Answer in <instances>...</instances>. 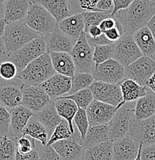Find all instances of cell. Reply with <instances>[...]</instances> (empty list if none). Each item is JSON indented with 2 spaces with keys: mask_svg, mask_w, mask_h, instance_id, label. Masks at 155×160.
Returning <instances> with one entry per match:
<instances>
[{
  "mask_svg": "<svg viewBox=\"0 0 155 160\" xmlns=\"http://www.w3.org/2000/svg\"><path fill=\"white\" fill-rule=\"evenodd\" d=\"M122 11L114 16L122 23L124 32L133 35L146 26L155 14V2L151 0H134L127 9Z\"/></svg>",
  "mask_w": 155,
  "mask_h": 160,
  "instance_id": "cell-1",
  "label": "cell"
},
{
  "mask_svg": "<svg viewBox=\"0 0 155 160\" xmlns=\"http://www.w3.org/2000/svg\"><path fill=\"white\" fill-rule=\"evenodd\" d=\"M56 73L49 53H46L33 60L24 69L18 72L16 78L31 86H39Z\"/></svg>",
  "mask_w": 155,
  "mask_h": 160,
  "instance_id": "cell-2",
  "label": "cell"
},
{
  "mask_svg": "<svg viewBox=\"0 0 155 160\" xmlns=\"http://www.w3.org/2000/svg\"><path fill=\"white\" fill-rule=\"evenodd\" d=\"M39 36V33L32 29L26 20L23 19L6 24L3 39L6 50L10 53L20 49Z\"/></svg>",
  "mask_w": 155,
  "mask_h": 160,
  "instance_id": "cell-3",
  "label": "cell"
},
{
  "mask_svg": "<svg viewBox=\"0 0 155 160\" xmlns=\"http://www.w3.org/2000/svg\"><path fill=\"white\" fill-rule=\"evenodd\" d=\"M46 42L43 35L32 40L16 51L10 52L7 60L13 62L17 66L18 70L22 71L33 60L46 52Z\"/></svg>",
  "mask_w": 155,
  "mask_h": 160,
  "instance_id": "cell-4",
  "label": "cell"
},
{
  "mask_svg": "<svg viewBox=\"0 0 155 160\" xmlns=\"http://www.w3.org/2000/svg\"><path fill=\"white\" fill-rule=\"evenodd\" d=\"M25 20L32 29L40 35L50 33L58 27L57 20L37 2H33Z\"/></svg>",
  "mask_w": 155,
  "mask_h": 160,
  "instance_id": "cell-5",
  "label": "cell"
},
{
  "mask_svg": "<svg viewBox=\"0 0 155 160\" xmlns=\"http://www.w3.org/2000/svg\"><path fill=\"white\" fill-rule=\"evenodd\" d=\"M135 102L125 103L115 112L108 124V135L111 142L116 141L127 136L131 125V114Z\"/></svg>",
  "mask_w": 155,
  "mask_h": 160,
  "instance_id": "cell-6",
  "label": "cell"
},
{
  "mask_svg": "<svg viewBox=\"0 0 155 160\" xmlns=\"http://www.w3.org/2000/svg\"><path fill=\"white\" fill-rule=\"evenodd\" d=\"M93 51L94 47L88 42L85 32L80 35L70 54L74 62L76 72H92L93 62Z\"/></svg>",
  "mask_w": 155,
  "mask_h": 160,
  "instance_id": "cell-7",
  "label": "cell"
},
{
  "mask_svg": "<svg viewBox=\"0 0 155 160\" xmlns=\"http://www.w3.org/2000/svg\"><path fill=\"white\" fill-rule=\"evenodd\" d=\"M143 56L135 42L133 35L124 32L118 41L114 42L113 59L127 67Z\"/></svg>",
  "mask_w": 155,
  "mask_h": 160,
  "instance_id": "cell-8",
  "label": "cell"
},
{
  "mask_svg": "<svg viewBox=\"0 0 155 160\" xmlns=\"http://www.w3.org/2000/svg\"><path fill=\"white\" fill-rule=\"evenodd\" d=\"M92 75L96 81L117 84L126 78L125 67L113 58L99 65H94Z\"/></svg>",
  "mask_w": 155,
  "mask_h": 160,
  "instance_id": "cell-9",
  "label": "cell"
},
{
  "mask_svg": "<svg viewBox=\"0 0 155 160\" xmlns=\"http://www.w3.org/2000/svg\"><path fill=\"white\" fill-rule=\"evenodd\" d=\"M128 135L143 146L155 143V114L143 120H136L131 114Z\"/></svg>",
  "mask_w": 155,
  "mask_h": 160,
  "instance_id": "cell-10",
  "label": "cell"
},
{
  "mask_svg": "<svg viewBox=\"0 0 155 160\" xmlns=\"http://www.w3.org/2000/svg\"><path fill=\"white\" fill-rule=\"evenodd\" d=\"M125 72L126 78L147 86V81L155 72V60L150 56H142L125 67Z\"/></svg>",
  "mask_w": 155,
  "mask_h": 160,
  "instance_id": "cell-11",
  "label": "cell"
},
{
  "mask_svg": "<svg viewBox=\"0 0 155 160\" xmlns=\"http://www.w3.org/2000/svg\"><path fill=\"white\" fill-rule=\"evenodd\" d=\"M22 92V105L30 109L34 114L41 111L52 100L47 93L39 86H31L23 82Z\"/></svg>",
  "mask_w": 155,
  "mask_h": 160,
  "instance_id": "cell-12",
  "label": "cell"
},
{
  "mask_svg": "<svg viewBox=\"0 0 155 160\" xmlns=\"http://www.w3.org/2000/svg\"><path fill=\"white\" fill-rule=\"evenodd\" d=\"M23 84V82L18 78L3 81L0 84V105L9 110L22 105Z\"/></svg>",
  "mask_w": 155,
  "mask_h": 160,
  "instance_id": "cell-13",
  "label": "cell"
},
{
  "mask_svg": "<svg viewBox=\"0 0 155 160\" xmlns=\"http://www.w3.org/2000/svg\"><path fill=\"white\" fill-rule=\"evenodd\" d=\"M89 88L92 92L94 99L116 107L122 101V92L119 83L111 84L94 80Z\"/></svg>",
  "mask_w": 155,
  "mask_h": 160,
  "instance_id": "cell-14",
  "label": "cell"
},
{
  "mask_svg": "<svg viewBox=\"0 0 155 160\" xmlns=\"http://www.w3.org/2000/svg\"><path fill=\"white\" fill-rule=\"evenodd\" d=\"M90 126L107 124L116 111V107L112 105L93 99L86 109Z\"/></svg>",
  "mask_w": 155,
  "mask_h": 160,
  "instance_id": "cell-15",
  "label": "cell"
},
{
  "mask_svg": "<svg viewBox=\"0 0 155 160\" xmlns=\"http://www.w3.org/2000/svg\"><path fill=\"white\" fill-rule=\"evenodd\" d=\"M39 86L47 93L52 100H54L65 94H69L72 86V81L71 77L56 72Z\"/></svg>",
  "mask_w": 155,
  "mask_h": 160,
  "instance_id": "cell-16",
  "label": "cell"
},
{
  "mask_svg": "<svg viewBox=\"0 0 155 160\" xmlns=\"http://www.w3.org/2000/svg\"><path fill=\"white\" fill-rule=\"evenodd\" d=\"M43 36L47 52H61L70 53L76 42V39L65 34L58 27L52 32L43 35Z\"/></svg>",
  "mask_w": 155,
  "mask_h": 160,
  "instance_id": "cell-17",
  "label": "cell"
},
{
  "mask_svg": "<svg viewBox=\"0 0 155 160\" xmlns=\"http://www.w3.org/2000/svg\"><path fill=\"white\" fill-rule=\"evenodd\" d=\"M11 122L8 136L16 142L23 136V131L28 122L34 116L30 109H27L23 105L10 109Z\"/></svg>",
  "mask_w": 155,
  "mask_h": 160,
  "instance_id": "cell-18",
  "label": "cell"
},
{
  "mask_svg": "<svg viewBox=\"0 0 155 160\" xmlns=\"http://www.w3.org/2000/svg\"><path fill=\"white\" fill-rule=\"evenodd\" d=\"M63 160H83L84 148L76 141L73 135L68 139L56 142L52 145Z\"/></svg>",
  "mask_w": 155,
  "mask_h": 160,
  "instance_id": "cell-19",
  "label": "cell"
},
{
  "mask_svg": "<svg viewBox=\"0 0 155 160\" xmlns=\"http://www.w3.org/2000/svg\"><path fill=\"white\" fill-rule=\"evenodd\" d=\"M139 146L129 135L116 140L113 142L112 160H134L138 154Z\"/></svg>",
  "mask_w": 155,
  "mask_h": 160,
  "instance_id": "cell-20",
  "label": "cell"
},
{
  "mask_svg": "<svg viewBox=\"0 0 155 160\" xmlns=\"http://www.w3.org/2000/svg\"><path fill=\"white\" fill-rule=\"evenodd\" d=\"M122 92V101L116 106V110L125 103L136 102L140 98L147 94L151 89L147 86H142L134 80L125 78L119 82Z\"/></svg>",
  "mask_w": 155,
  "mask_h": 160,
  "instance_id": "cell-21",
  "label": "cell"
},
{
  "mask_svg": "<svg viewBox=\"0 0 155 160\" xmlns=\"http://www.w3.org/2000/svg\"><path fill=\"white\" fill-rule=\"evenodd\" d=\"M33 2L31 0H6L3 3L5 8L4 19L6 23L26 19Z\"/></svg>",
  "mask_w": 155,
  "mask_h": 160,
  "instance_id": "cell-22",
  "label": "cell"
},
{
  "mask_svg": "<svg viewBox=\"0 0 155 160\" xmlns=\"http://www.w3.org/2000/svg\"><path fill=\"white\" fill-rule=\"evenodd\" d=\"M49 53L56 72L72 77L76 72V68L70 53L61 52H50Z\"/></svg>",
  "mask_w": 155,
  "mask_h": 160,
  "instance_id": "cell-23",
  "label": "cell"
},
{
  "mask_svg": "<svg viewBox=\"0 0 155 160\" xmlns=\"http://www.w3.org/2000/svg\"><path fill=\"white\" fill-rule=\"evenodd\" d=\"M155 114V93L151 90L147 95L135 102L132 109V117L136 120H143Z\"/></svg>",
  "mask_w": 155,
  "mask_h": 160,
  "instance_id": "cell-24",
  "label": "cell"
},
{
  "mask_svg": "<svg viewBox=\"0 0 155 160\" xmlns=\"http://www.w3.org/2000/svg\"><path fill=\"white\" fill-rule=\"evenodd\" d=\"M58 28L73 39H78L85 30V21L83 12L72 15L58 22Z\"/></svg>",
  "mask_w": 155,
  "mask_h": 160,
  "instance_id": "cell-25",
  "label": "cell"
},
{
  "mask_svg": "<svg viewBox=\"0 0 155 160\" xmlns=\"http://www.w3.org/2000/svg\"><path fill=\"white\" fill-rule=\"evenodd\" d=\"M34 116L47 129L49 136L62 120V117L56 110L54 100H51L49 104L46 105L41 111L35 113Z\"/></svg>",
  "mask_w": 155,
  "mask_h": 160,
  "instance_id": "cell-26",
  "label": "cell"
},
{
  "mask_svg": "<svg viewBox=\"0 0 155 160\" xmlns=\"http://www.w3.org/2000/svg\"><path fill=\"white\" fill-rule=\"evenodd\" d=\"M37 2L44 6L58 22L72 16L69 0H38Z\"/></svg>",
  "mask_w": 155,
  "mask_h": 160,
  "instance_id": "cell-27",
  "label": "cell"
},
{
  "mask_svg": "<svg viewBox=\"0 0 155 160\" xmlns=\"http://www.w3.org/2000/svg\"><path fill=\"white\" fill-rule=\"evenodd\" d=\"M133 37L143 56L152 57L155 53V39L149 28L147 26L141 28L133 34Z\"/></svg>",
  "mask_w": 155,
  "mask_h": 160,
  "instance_id": "cell-28",
  "label": "cell"
},
{
  "mask_svg": "<svg viewBox=\"0 0 155 160\" xmlns=\"http://www.w3.org/2000/svg\"><path fill=\"white\" fill-rule=\"evenodd\" d=\"M23 136H29L32 139L37 140L43 146L47 145L49 134L44 125L40 122L35 116H32L27 125L23 131Z\"/></svg>",
  "mask_w": 155,
  "mask_h": 160,
  "instance_id": "cell-29",
  "label": "cell"
},
{
  "mask_svg": "<svg viewBox=\"0 0 155 160\" xmlns=\"http://www.w3.org/2000/svg\"><path fill=\"white\" fill-rule=\"evenodd\" d=\"M113 142L106 141L84 149L83 160H112Z\"/></svg>",
  "mask_w": 155,
  "mask_h": 160,
  "instance_id": "cell-30",
  "label": "cell"
},
{
  "mask_svg": "<svg viewBox=\"0 0 155 160\" xmlns=\"http://www.w3.org/2000/svg\"><path fill=\"white\" fill-rule=\"evenodd\" d=\"M106 141H111L108 135V124L90 126L86 137L81 144L85 149Z\"/></svg>",
  "mask_w": 155,
  "mask_h": 160,
  "instance_id": "cell-31",
  "label": "cell"
},
{
  "mask_svg": "<svg viewBox=\"0 0 155 160\" xmlns=\"http://www.w3.org/2000/svg\"><path fill=\"white\" fill-rule=\"evenodd\" d=\"M54 102L59 115L62 117V119H66L68 122L71 130L74 133L73 119H74L75 115L76 114L78 109H79L76 103L70 99H65V98L60 97L54 99Z\"/></svg>",
  "mask_w": 155,
  "mask_h": 160,
  "instance_id": "cell-32",
  "label": "cell"
},
{
  "mask_svg": "<svg viewBox=\"0 0 155 160\" xmlns=\"http://www.w3.org/2000/svg\"><path fill=\"white\" fill-rule=\"evenodd\" d=\"M94 80L92 73L76 72L75 74L71 77L72 86H71L69 95H72L80 90L87 89L91 86Z\"/></svg>",
  "mask_w": 155,
  "mask_h": 160,
  "instance_id": "cell-33",
  "label": "cell"
},
{
  "mask_svg": "<svg viewBox=\"0 0 155 160\" xmlns=\"http://www.w3.org/2000/svg\"><path fill=\"white\" fill-rule=\"evenodd\" d=\"M16 142L9 136L0 138V160H16Z\"/></svg>",
  "mask_w": 155,
  "mask_h": 160,
  "instance_id": "cell-34",
  "label": "cell"
},
{
  "mask_svg": "<svg viewBox=\"0 0 155 160\" xmlns=\"http://www.w3.org/2000/svg\"><path fill=\"white\" fill-rule=\"evenodd\" d=\"M73 135L74 133L71 130L68 122L66 119H62L59 124L53 130L47 142V146H52L53 143L56 142L59 140L68 139V138L73 136Z\"/></svg>",
  "mask_w": 155,
  "mask_h": 160,
  "instance_id": "cell-35",
  "label": "cell"
},
{
  "mask_svg": "<svg viewBox=\"0 0 155 160\" xmlns=\"http://www.w3.org/2000/svg\"><path fill=\"white\" fill-rule=\"evenodd\" d=\"M60 98H65V99L73 100L76 103L78 107L82 108V109H86V108L89 106V105L94 99L92 92L90 89V88L80 90V91L76 92L73 93L72 95L60 96Z\"/></svg>",
  "mask_w": 155,
  "mask_h": 160,
  "instance_id": "cell-36",
  "label": "cell"
},
{
  "mask_svg": "<svg viewBox=\"0 0 155 160\" xmlns=\"http://www.w3.org/2000/svg\"><path fill=\"white\" fill-rule=\"evenodd\" d=\"M73 123L77 128L80 134V143H82L86 137V132L90 127L89 120L88 116L86 114V109L79 108L77 112L75 115L74 119H73Z\"/></svg>",
  "mask_w": 155,
  "mask_h": 160,
  "instance_id": "cell-37",
  "label": "cell"
},
{
  "mask_svg": "<svg viewBox=\"0 0 155 160\" xmlns=\"http://www.w3.org/2000/svg\"><path fill=\"white\" fill-rule=\"evenodd\" d=\"M114 49V42L103 46H95L93 51V62L99 65L106 60L113 58Z\"/></svg>",
  "mask_w": 155,
  "mask_h": 160,
  "instance_id": "cell-38",
  "label": "cell"
},
{
  "mask_svg": "<svg viewBox=\"0 0 155 160\" xmlns=\"http://www.w3.org/2000/svg\"><path fill=\"white\" fill-rule=\"evenodd\" d=\"M83 15L85 21V30L91 26H99L103 19L111 16L110 13L98 11L83 12Z\"/></svg>",
  "mask_w": 155,
  "mask_h": 160,
  "instance_id": "cell-39",
  "label": "cell"
},
{
  "mask_svg": "<svg viewBox=\"0 0 155 160\" xmlns=\"http://www.w3.org/2000/svg\"><path fill=\"white\" fill-rule=\"evenodd\" d=\"M18 72L17 66L9 60L0 63V78L4 81L14 79L17 76Z\"/></svg>",
  "mask_w": 155,
  "mask_h": 160,
  "instance_id": "cell-40",
  "label": "cell"
},
{
  "mask_svg": "<svg viewBox=\"0 0 155 160\" xmlns=\"http://www.w3.org/2000/svg\"><path fill=\"white\" fill-rule=\"evenodd\" d=\"M10 122V110L0 105V138L9 134Z\"/></svg>",
  "mask_w": 155,
  "mask_h": 160,
  "instance_id": "cell-41",
  "label": "cell"
},
{
  "mask_svg": "<svg viewBox=\"0 0 155 160\" xmlns=\"http://www.w3.org/2000/svg\"><path fill=\"white\" fill-rule=\"evenodd\" d=\"M36 148L39 152V160H63L52 146H43L40 143L39 146L36 144Z\"/></svg>",
  "mask_w": 155,
  "mask_h": 160,
  "instance_id": "cell-42",
  "label": "cell"
},
{
  "mask_svg": "<svg viewBox=\"0 0 155 160\" xmlns=\"http://www.w3.org/2000/svg\"><path fill=\"white\" fill-rule=\"evenodd\" d=\"M16 146H17L16 152L22 155H26L31 152L36 147V142H35V139L32 138L30 139L26 136H22L16 142Z\"/></svg>",
  "mask_w": 155,
  "mask_h": 160,
  "instance_id": "cell-43",
  "label": "cell"
},
{
  "mask_svg": "<svg viewBox=\"0 0 155 160\" xmlns=\"http://www.w3.org/2000/svg\"><path fill=\"white\" fill-rule=\"evenodd\" d=\"M141 160H155V143L143 146L141 150Z\"/></svg>",
  "mask_w": 155,
  "mask_h": 160,
  "instance_id": "cell-44",
  "label": "cell"
},
{
  "mask_svg": "<svg viewBox=\"0 0 155 160\" xmlns=\"http://www.w3.org/2000/svg\"><path fill=\"white\" fill-rule=\"evenodd\" d=\"M118 23H119V20L116 19V18H115L114 16H111V17L103 19L101 22V24L99 25V26L102 32L104 33L107 30L116 27L118 25Z\"/></svg>",
  "mask_w": 155,
  "mask_h": 160,
  "instance_id": "cell-45",
  "label": "cell"
},
{
  "mask_svg": "<svg viewBox=\"0 0 155 160\" xmlns=\"http://www.w3.org/2000/svg\"><path fill=\"white\" fill-rule=\"evenodd\" d=\"M113 9H114L113 0H99L96 5V11L105 12L111 14Z\"/></svg>",
  "mask_w": 155,
  "mask_h": 160,
  "instance_id": "cell-46",
  "label": "cell"
},
{
  "mask_svg": "<svg viewBox=\"0 0 155 160\" xmlns=\"http://www.w3.org/2000/svg\"><path fill=\"white\" fill-rule=\"evenodd\" d=\"M86 39H87L88 42H89L91 46H93V47H95V46H103V45H107V44H111V43H113L106 37L104 33H103L102 35H101V36H97V37L96 38H91L90 37V36H86Z\"/></svg>",
  "mask_w": 155,
  "mask_h": 160,
  "instance_id": "cell-47",
  "label": "cell"
},
{
  "mask_svg": "<svg viewBox=\"0 0 155 160\" xmlns=\"http://www.w3.org/2000/svg\"><path fill=\"white\" fill-rule=\"evenodd\" d=\"M134 0H113L114 2V9L111 16H114L117 12L127 9Z\"/></svg>",
  "mask_w": 155,
  "mask_h": 160,
  "instance_id": "cell-48",
  "label": "cell"
},
{
  "mask_svg": "<svg viewBox=\"0 0 155 160\" xmlns=\"http://www.w3.org/2000/svg\"><path fill=\"white\" fill-rule=\"evenodd\" d=\"M99 0H79V6L83 12L96 11V5Z\"/></svg>",
  "mask_w": 155,
  "mask_h": 160,
  "instance_id": "cell-49",
  "label": "cell"
},
{
  "mask_svg": "<svg viewBox=\"0 0 155 160\" xmlns=\"http://www.w3.org/2000/svg\"><path fill=\"white\" fill-rule=\"evenodd\" d=\"M16 160H39V154L36 147L31 152L26 155H22L16 152Z\"/></svg>",
  "mask_w": 155,
  "mask_h": 160,
  "instance_id": "cell-50",
  "label": "cell"
},
{
  "mask_svg": "<svg viewBox=\"0 0 155 160\" xmlns=\"http://www.w3.org/2000/svg\"><path fill=\"white\" fill-rule=\"evenodd\" d=\"M85 33L86 36H90L91 38H96L103 34L101 28L99 26H91L87 29L85 30Z\"/></svg>",
  "mask_w": 155,
  "mask_h": 160,
  "instance_id": "cell-51",
  "label": "cell"
},
{
  "mask_svg": "<svg viewBox=\"0 0 155 160\" xmlns=\"http://www.w3.org/2000/svg\"><path fill=\"white\" fill-rule=\"evenodd\" d=\"M9 54V52L6 50L3 37L0 38V63L4 61H6L8 59Z\"/></svg>",
  "mask_w": 155,
  "mask_h": 160,
  "instance_id": "cell-52",
  "label": "cell"
},
{
  "mask_svg": "<svg viewBox=\"0 0 155 160\" xmlns=\"http://www.w3.org/2000/svg\"><path fill=\"white\" fill-rule=\"evenodd\" d=\"M147 26L149 28V29L151 30V33H152L153 36H154L155 39V14L151 17V19L149 20V22L147 24Z\"/></svg>",
  "mask_w": 155,
  "mask_h": 160,
  "instance_id": "cell-53",
  "label": "cell"
},
{
  "mask_svg": "<svg viewBox=\"0 0 155 160\" xmlns=\"http://www.w3.org/2000/svg\"><path fill=\"white\" fill-rule=\"evenodd\" d=\"M147 86L155 93V72L147 82Z\"/></svg>",
  "mask_w": 155,
  "mask_h": 160,
  "instance_id": "cell-54",
  "label": "cell"
},
{
  "mask_svg": "<svg viewBox=\"0 0 155 160\" xmlns=\"http://www.w3.org/2000/svg\"><path fill=\"white\" fill-rule=\"evenodd\" d=\"M6 22L4 19H0V38L3 36L5 33V29H6Z\"/></svg>",
  "mask_w": 155,
  "mask_h": 160,
  "instance_id": "cell-55",
  "label": "cell"
},
{
  "mask_svg": "<svg viewBox=\"0 0 155 160\" xmlns=\"http://www.w3.org/2000/svg\"><path fill=\"white\" fill-rule=\"evenodd\" d=\"M5 8L3 3H0V19H4Z\"/></svg>",
  "mask_w": 155,
  "mask_h": 160,
  "instance_id": "cell-56",
  "label": "cell"
},
{
  "mask_svg": "<svg viewBox=\"0 0 155 160\" xmlns=\"http://www.w3.org/2000/svg\"><path fill=\"white\" fill-rule=\"evenodd\" d=\"M141 147H142V145H140V146H139V151H138V154H137V157L135 158L134 160H141Z\"/></svg>",
  "mask_w": 155,
  "mask_h": 160,
  "instance_id": "cell-57",
  "label": "cell"
},
{
  "mask_svg": "<svg viewBox=\"0 0 155 160\" xmlns=\"http://www.w3.org/2000/svg\"><path fill=\"white\" fill-rule=\"evenodd\" d=\"M6 1V0H0V3H3H3H4Z\"/></svg>",
  "mask_w": 155,
  "mask_h": 160,
  "instance_id": "cell-58",
  "label": "cell"
},
{
  "mask_svg": "<svg viewBox=\"0 0 155 160\" xmlns=\"http://www.w3.org/2000/svg\"><path fill=\"white\" fill-rule=\"evenodd\" d=\"M3 81H4V80H3V79H1V78H0V84H1V83H2V82H3Z\"/></svg>",
  "mask_w": 155,
  "mask_h": 160,
  "instance_id": "cell-59",
  "label": "cell"
},
{
  "mask_svg": "<svg viewBox=\"0 0 155 160\" xmlns=\"http://www.w3.org/2000/svg\"><path fill=\"white\" fill-rule=\"evenodd\" d=\"M152 58H153V59H154V60H155V53H154V55H153V56H152Z\"/></svg>",
  "mask_w": 155,
  "mask_h": 160,
  "instance_id": "cell-60",
  "label": "cell"
},
{
  "mask_svg": "<svg viewBox=\"0 0 155 160\" xmlns=\"http://www.w3.org/2000/svg\"><path fill=\"white\" fill-rule=\"evenodd\" d=\"M31 1H33V2H37L38 0H31Z\"/></svg>",
  "mask_w": 155,
  "mask_h": 160,
  "instance_id": "cell-61",
  "label": "cell"
},
{
  "mask_svg": "<svg viewBox=\"0 0 155 160\" xmlns=\"http://www.w3.org/2000/svg\"><path fill=\"white\" fill-rule=\"evenodd\" d=\"M151 1H153V2H155V0H151Z\"/></svg>",
  "mask_w": 155,
  "mask_h": 160,
  "instance_id": "cell-62",
  "label": "cell"
}]
</instances>
